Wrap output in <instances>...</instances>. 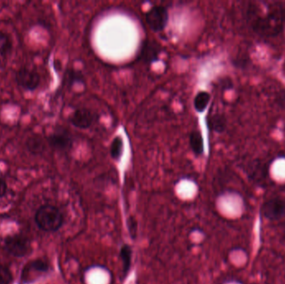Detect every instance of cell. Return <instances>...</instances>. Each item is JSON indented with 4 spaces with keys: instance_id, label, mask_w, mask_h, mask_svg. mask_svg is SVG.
<instances>
[{
    "instance_id": "5bb4252c",
    "label": "cell",
    "mask_w": 285,
    "mask_h": 284,
    "mask_svg": "<svg viewBox=\"0 0 285 284\" xmlns=\"http://www.w3.org/2000/svg\"><path fill=\"white\" fill-rule=\"evenodd\" d=\"M120 258L123 262V271L125 277L127 276L131 269L132 263V249L128 245H125L121 248Z\"/></svg>"
},
{
    "instance_id": "8992f818",
    "label": "cell",
    "mask_w": 285,
    "mask_h": 284,
    "mask_svg": "<svg viewBox=\"0 0 285 284\" xmlns=\"http://www.w3.org/2000/svg\"><path fill=\"white\" fill-rule=\"evenodd\" d=\"M263 217L270 221H276L285 216V201L279 198H271L263 204Z\"/></svg>"
},
{
    "instance_id": "9a60e30c",
    "label": "cell",
    "mask_w": 285,
    "mask_h": 284,
    "mask_svg": "<svg viewBox=\"0 0 285 284\" xmlns=\"http://www.w3.org/2000/svg\"><path fill=\"white\" fill-rule=\"evenodd\" d=\"M124 150V142L120 137H116L112 142L110 146V155L114 160L120 159Z\"/></svg>"
},
{
    "instance_id": "8fae6325",
    "label": "cell",
    "mask_w": 285,
    "mask_h": 284,
    "mask_svg": "<svg viewBox=\"0 0 285 284\" xmlns=\"http://www.w3.org/2000/svg\"><path fill=\"white\" fill-rule=\"evenodd\" d=\"M28 151L33 155H38L45 151V141L39 135H32L26 141Z\"/></svg>"
},
{
    "instance_id": "7a4b0ae2",
    "label": "cell",
    "mask_w": 285,
    "mask_h": 284,
    "mask_svg": "<svg viewBox=\"0 0 285 284\" xmlns=\"http://www.w3.org/2000/svg\"><path fill=\"white\" fill-rule=\"evenodd\" d=\"M35 222L43 231L56 232L64 224V215L57 207L44 205L36 213Z\"/></svg>"
},
{
    "instance_id": "2e32d148",
    "label": "cell",
    "mask_w": 285,
    "mask_h": 284,
    "mask_svg": "<svg viewBox=\"0 0 285 284\" xmlns=\"http://www.w3.org/2000/svg\"><path fill=\"white\" fill-rule=\"evenodd\" d=\"M12 42L6 33L0 32V56L4 58L11 53Z\"/></svg>"
},
{
    "instance_id": "7c38bea8",
    "label": "cell",
    "mask_w": 285,
    "mask_h": 284,
    "mask_svg": "<svg viewBox=\"0 0 285 284\" xmlns=\"http://www.w3.org/2000/svg\"><path fill=\"white\" fill-rule=\"evenodd\" d=\"M190 145L192 151L194 152L196 156H200L203 153V137L200 132L194 130L190 133Z\"/></svg>"
},
{
    "instance_id": "3957f363",
    "label": "cell",
    "mask_w": 285,
    "mask_h": 284,
    "mask_svg": "<svg viewBox=\"0 0 285 284\" xmlns=\"http://www.w3.org/2000/svg\"><path fill=\"white\" fill-rule=\"evenodd\" d=\"M148 26L155 33L163 31L167 26L169 13L165 7L154 6L145 15Z\"/></svg>"
},
{
    "instance_id": "6da1fadb",
    "label": "cell",
    "mask_w": 285,
    "mask_h": 284,
    "mask_svg": "<svg viewBox=\"0 0 285 284\" xmlns=\"http://www.w3.org/2000/svg\"><path fill=\"white\" fill-rule=\"evenodd\" d=\"M250 19L252 29L256 34L263 38H275L284 28L285 8L280 3H272L264 11L257 9Z\"/></svg>"
},
{
    "instance_id": "5b68a950",
    "label": "cell",
    "mask_w": 285,
    "mask_h": 284,
    "mask_svg": "<svg viewBox=\"0 0 285 284\" xmlns=\"http://www.w3.org/2000/svg\"><path fill=\"white\" fill-rule=\"evenodd\" d=\"M5 250L16 258H23L29 253L30 245L25 236L15 234L9 236L5 240Z\"/></svg>"
},
{
    "instance_id": "ba28073f",
    "label": "cell",
    "mask_w": 285,
    "mask_h": 284,
    "mask_svg": "<svg viewBox=\"0 0 285 284\" xmlns=\"http://www.w3.org/2000/svg\"><path fill=\"white\" fill-rule=\"evenodd\" d=\"M47 141L50 147L58 151H68L73 145L71 137L67 132L64 130H58L51 133L48 137Z\"/></svg>"
},
{
    "instance_id": "277c9868",
    "label": "cell",
    "mask_w": 285,
    "mask_h": 284,
    "mask_svg": "<svg viewBox=\"0 0 285 284\" xmlns=\"http://www.w3.org/2000/svg\"><path fill=\"white\" fill-rule=\"evenodd\" d=\"M17 85L26 91L33 92L38 89L40 84V76L38 72L27 67L18 69L15 74Z\"/></svg>"
},
{
    "instance_id": "d6986e66",
    "label": "cell",
    "mask_w": 285,
    "mask_h": 284,
    "mask_svg": "<svg viewBox=\"0 0 285 284\" xmlns=\"http://www.w3.org/2000/svg\"><path fill=\"white\" fill-rule=\"evenodd\" d=\"M8 191L7 184L0 177V198H4Z\"/></svg>"
},
{
    "instance_id": "4fadbf2b",
    "label": "cell",
    "mask_w": 285,
    "mask_h": 284,
    "mask_svg": "<svg viewBox=\"0 0 285 284\" xmlns=\"http://www.w3.org/2000/svg\"><path fill=\"white\" fill-rule=\"evenodd\" d=\"M210 98H211V96L208 92H198L194 100V106L195 110L198 113L205 112V109H207L208 105L210 104Z\"/></svg>"
},
{
    "instance_id": "30bf717a",
    "label": "cell",
    "mask_w": 285,
    "mask_h": 284,
    "mask_svg": "<svg viewBox=\"0 0 285 284\" xmlns=\"http://www.w3.org/2000/svg\"><path fill=\"white\" fill-rule=\"evenodd\" d=\"M208 128L211 131L221 133L225 131L227 127V120L221 113H214L207 118Z\"/></svg>"
},
{
    "instance_id": "9c48e42d",
    "label": "cell",
    "mask_w": 285,
    "mask_h": 284,
    "mask_svg": "<svg viewBox=\"0 0 285 284\" xmlns=\"http://www.w3.org/2000/svg\"><path fill=\"white\" fill-rule=\"evenodd\" d=\"M159 53H160V46L158 45V43L147 40L142 44L140 52L141 58L145 63L151 64L157 61Z\"/></svg>"
},
{
    "instance_id": "e0dca14e",
    "label": "cell",
    "mask_w": 285,
    "mask_h": 284,
    "mask_svg": "<svg viewBox=\"0 0 285 284\" xmlns=\"http://www.w3.org/2000/svg\"><path fill=\"white\" fill-rule=\"evenodd\" d=\"M12 277L11 272L5 266H0V284H10Z\"/></svg>"
},
{
    "instance_id": "ac0fdd59",
    "label": "cell",
    "mask_w": 285,
    "mask_h": 284,
    "mask_svg": "<svg viewBox=\"0 0 285 284\" xmlns=\"http://www.w3.org/2000/svg\"><path fill=\"white\" fill-rule=\"evenodd\" d=\"M128 227L132 238H135V236L137 235V221L134 217H129L128 219Z\"/></svg>"
},
{
    "instance_id": "52a82bcc",
    "label": "cell",
    "mask_w": 285,
    "mask_h": 284,
    "mask_svg": "<svg viewBox=\"0 0 285 284\" xmlns=\"http://www.w3.org/2000/svg\"><path fill=\"white\" fill-rule=\"evenodd\" d=\"M96 116L89 109H78L69 117V122L78 129H87L94 125Z\"/></svg>"
}]
</instances>
